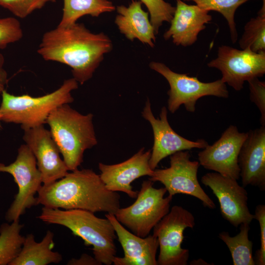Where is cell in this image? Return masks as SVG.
I'll return each instance as SVG.
<instances>
[{"label": "cell", "instance_id": "cell-1", "mask_svg": "<svg viewBox=\"0 0 265 265\" xmlns=\"http://www.w3.org/2000/svg\"><path fill=\"white\" fill-rule=\"evenodd\" d=\"M112 49V41L106 34L93 33L83 24L75 23L46 32L37 53L46 61L69 66L73 78L83 84Z\"/></svg>", "mask_w": 265, "mask_h": 265}, {"label": "cell", "instance_id": "cell-2", "mask_svg": "<svg viewBox=\"0 0 265 265\" xmlns=\"http://www.w3.org/2000/svg\"><path fill=\"white\" fill-rule=\"evenodd\" d=\"M37 205L62 210L80 209L114 214L120 208V196L106 188L100 175L90 169H78L62 178L41 186Z\"/></svg>", "mask_w": 265, "mask_h": 265}, {"label": "cell", "instance_id": "cell-3", "mask_svg": "<svg viewBox=\"0 0 265 265\" xmlns=\"http://www.w3.org/2000/svg\"><path fill=\"white\" fill-rule=\"evenodd\" d=\"M37 218L47 224H57L70 230L92 246L94 257L100 265L112 264L116 256L115 230L110 220L99 218L94 213L80 210H62L44 207Z\"/></svg>", "mask_w": 265, "mask_h": 265}, {"label": "cell", "instance_id": "cell-4", "mask_svg": "<svg viewBox=\"0 0 265 265\" xmlns=\"http://www.w3.org/2000/svg\"><path fill=\"white\" fill-rule=\"evenodd\" d=\"M93 118L92 113L82 114L69 104L56 107L47 118L46 123L69 171L78 169L85 151L97 144Z\"/></svg>", "mask_w": 265, "mask_h": 265}, {"label": "cell", "instance_id": "cell-5", "mask_svg": "<svg viewBox=\"0 0 265 265\" xmlns=\"http://www.w3.org/2000/svg\"><path fill=\"white\" fill-rule=\"evenodd\" d=\"M78 88L73 78L65 80L55 91L39 97L16 96L4 90L1 96V121L19 124L24 131L44 125L50 114L59 106L74 102L72 91Z\"/></svg>", "mask_w": 265, "mask_h": 265}, {"label": "cell", "instance_id": "cell-6", "mask_svg": "<svg viewBox=\"0 0 265 265\" xmlns=\"http://www.w3.org/2000/svg\"><path fill=\"white\" fill-rule=\"evenodd\" d=\"M154 182L144 181L136 200L131 205L119 208L114 213L117 220L131 232L141 238L150 234L154 227L170 211L173 196L164 197L165 188H155Z\"/></svg>", "mask_w": 265, "mask_h": 265}, {"label": "cell", "instance_id": "cell-7", "mask_svg": "<svg viewBox=\"0 0 265 265\" xmlns=\"http://www.w3.org/2000/svg\"><path fill=\"white\" fill-rule=\"evenodd\" d=\"M149 66L161 75L169 84L167 104L168 109L171 113H174L182 105L187 111L194 112L198 100L204 96H213L223 98L229 97L226 84L221 79L204 82L197 77L176 73L161 62L152 61Z\"/></svg>", "mask_w": 265, "mask_h": 265}, {"label": "cell", "instance_id": "cell-8", "mask_svg": "<svg viewBox=\"0 0 265 265\" xmlns=\"http://www.w3.org/2000/svg\"><path fill=\"white\" fill-rule=\"evenodd\" d=\"M7 173L13 177L18 191L5 214L10 222L19 220L26 209L37 205L35 194L42 186L41 174L37 168L35 158L26 144L18 149L15 160L5 165L0 162V173Z\"/></svg>", "mask_w": 265, "mask_h": 265}, {"label": "cell", "instance_id": "cell-9", "mask_svg": "<svg viewBox=\"0 0 265 265\" xmlns=\"http://www.w3.org/2000/svg\"><path fill=\"white\" fill-rule=\"evenodd\" d=\"M195 224L191 212L175 205L154 227L153 235L158 239L159 252L158 265H186L189 257L188 249L183 248L184 232Z\"/></svg>", "mask_w": 265, "mask_h": 265}, {"label": "cell", "instance_id": "cell-10", "mask_svg": "<svg viewBox=\"0 0 265 265\" xmlns=\"http://www.w3.org/2000/svg\"><path fill=\"white\" fill-rule=\"evenodd\" d=\"M190 157L188 150L170 155V166L164 169L156 168L149 179L161 183L170 196L188 195L198 199L205 207L214 209V203L202 188L198 180L199 162L191 160Z\"/></svg>", "mask_w": 265, "mask_h": 265}, {"label": "cell", "instance_id": "cell-11", "mask_svg": "<svg viewBox=\"0 0 265 265\" xmlns=\"http://www.w3.org/2000/svg\"><path fill=\"white\" fill-rule=\"evenodd\" d=\"M208 66L219 70L222 74L221 80L240 91L245 81L265 75V52L255 53L222 45L218 48L217 57L208 63Z\"/></svg>", "mask_w": 265, "mask_h": 265}, {"label": "cell", "instance_id": "cell-12", "mask_svg": "<svg viewBox=\"0 0 265 265\" xmlns=\"http://www.w3.org/2000/svg\"><path fill=\"white\" fill-rule=\"evenodd\" d=\"M201 181L217 198L221 214L225 220L236 228L242 223H251L254 214L248 206L247 192L237 180L214 172L203 175Z\"/></svg>", "mask_w": 265, "mask_h": 265}, {"label": "cell", "instance_id": "cell-13", "mask_svg": "<svg viewBox=\"0 0 265 265\" xmlns=\"http://www.w3.org/2000/svg\"><path fill=\"white\" fill-rule=\"evenodd\" d=\"M247 134L239 132L236 126L230 125L216 141L208 144L198 153L200 165L225 177L238 180V156Z\"/></svg>", "mask_w": 265, "mask_h": 265}, {"label": "cell", "instance_id": "cell-14", "mask_svg": "<svg viewBox=\"0 0 265 265\" xmlns=\"http://www.w3.org/2000/svg\"><path fill=\"white\" fill-rule=\"evenodd\" d=\"M141 114L150 123L153 131L154 144L149 160L150 166L152 170L155 169L163 159L177 152L194 148L204 149L208 145L204 139L188 140L175 132L168 121L167 110L165 106L161 108L159 118H156L148 99Z\"/></svg>", "mask_w": 265, "mask_h": 265}, {"label": "cell", "instance_id": "cell-15", "mask_svg": "<svg viewBox=\"0 0 265 265\" xmlns=\"http://www.w3.org/2000/svg\"><path fill=\"white\" fill-rule=\"evenodd\" d=\"M23 139L33 154L42 185H49L64 177L68 168L51 132L44 125L24 130Z\"/></svg>", "mask_w": 265, "mask_h": 265}, {"label": "cell", "instance_id": "cell-16", "mask_svg": "<svg viewBox=\"0 0 265 265\" xmlns=\"http://www.w3.org/2000/svg\"><path fill=\"white\" fill-rule=\"evenodd\" d=\"M151 154V150L145 151L143 148L121 163L110 165L99 163L100 176L106 188L136 198L138 191L133 190L131 184L140 177L152 175L154 170L149 164Z\"/></svg>", "mask_w": 265, "mask_h": 265}, {"label": "cell", "instance_id": "cell-17", "mask_svg": "<svg viewBox=\"0 0 265 265\" xmlns=\"http://www.w3.org/2000/svg\"><path fill=\"white\" fill-rule=\"evenodd\" d=\"M238 156L242 186L265 190V126L250 130Z\"/></svg>", "mask_w": 265, "mask_h": 265}, {"label": "cell", "instance_id": "cell-18", "mask_svg": "<svg viewBox=\"0 0 265 265\" xmlns=\"http://www.w3.org/2000/svg\"><path fill=\"white\" fill-rule=\"evenodd\" d=\"M113 225L124 251L123 257L116 256L114 265H158L156 255L159 247L157 238L149 235L141 238L130 232L111 213L105 214Z\"/></svg>", "mask_w": 265, "mask_h": 265}, {"label": "cell", "instance_id": "cell-19", "mask_svg": "<svg viewBox=\"0 0 265 265\" xmlns=\"http://www.w3.org/2000/svg\"><path fill=\"white\" fill-rule=\"evenodd\" d=\"M209 12L197 5L176 0L170 26L163 35L164 39L171 38L176 46L192 45L197 40L199 33L206 28L205 25L212 20Z\"/></svg>", "mask_w": 265, "mask_h": 265}, {"label": "cell", "instance_id": "cell-20", "mask_svg": "<svg viewBox=\"0 0 265 265\" xmlns=\"http://www.w3.org/2000/svg\"><path fill=\"white\" fill-rule=\"evenodd\" d=\"M142 3L140 0H132L128 7L117 6L115 23L121 33L128 39L132 41L137 39L153 48L156 42V34L149 14L143 10Z\"/></svg>", "mask_w": 265, "mask_h": 265}, {"label": "cell", "instance_id": "cell-21", "mask_svg": "<svg viewBox=\"0 0 265 265\" xmlns=\"http://www.w3.org/2000/svg\"><path fill=\"white\" fill-rule=\"evenodd\" d=\"M54 234L48 230L42 240L36 242L32 234L25 237L22 249L10 265H47L58 264L62 255L53 249L54 245Z\"/></svg>", "mask_w": 265, "mask_h": 265}, {"label": "cell", "instance_id": "cell-22", "mask_svg": "<svg viewBox=\"0 0 265 265\" xmlns=\"http://www.w3.org/2000/svg\"><path fill=\"white\" fill-rule=\"evenodd\" d=\"M63 14L58 25L68 26L84 15L98 17L105 12L115 10L112 2L108 0H63Z\"/></svg>", "mask_w": 265, "mask_h": 265}, {"label": "cell", "instance_id": "cell-23", "mask_svg": "<svg viewBox=\"0 0 265 265\" xmlns=\"http://www.w3.org/2000/svg\"><path fill=\"white\" fill-rule=\"evenodd\" d=\"M250 224H241L239 232L231 237L228 232L223 231L219 234V238L228 248L234 265H255L253 256V242L249 238Z\"/></svg>", "mask_w": 265, "mask_h": 265}, {"label": "cell", "instance_id": "cell-24", "mask_svg": "<svg viewBox=\"0 0 265 265\" xmlns=\"http://www.w3.org/2000/svg\"><path fill=\"white\" fill-rule=\"evenodd\" d=\"M24 227L19 220L0 226V265H10L19 254L25 237L20 234Z\"/></svg>", "mask_w": 265, "mask_h": 265}, {"label": "cell", "instance_id": "cell-25", "mask_svg": "<svg viewBox=\"0 0 265 265\" xmlns=\"http://www.w3.org/2000/svg\"><path fill=\"white\" fill-rule=\"evenodd\" d=\"M239 45L243 50L265 52V13H258L245 24Z\"/></svg>", "mask_w": 265, "mask_h": 265}, {"label": "cell", "instance_id": "cell-26", "mask_svg": "<svg viewBox=\"0 0 265 265\" xmlns=\"http://www.w3.org/2000/svg\"><path fill=\"white\" fill-rule=\"evenodd\" d=\"M194 1L200 8L207 11H215L221 13L227 21L233 43L237 42L238 33L235 22L237 8L249 0H184Z\"/></svg>", "mask_w": 265, "mask_h": 265}, {"label": "cell", "instance_id": "cell-27", "mask_svg": "<svg viewBox=\"0 0 265 265\" xmlns=\"http://www.w3.org/2000/svg\"><path fill=\"white\" fill-rule=\"evenodd\" d=\"M147 7L150 16V22L156 35L159 32L163 22L170 23L175 11V7L164 0H140Z\"/></svg>", "mask_w": 265, "mask_h": 265}, {"label": "cell", "instance_id": "cell-28", "mask_svg": "<svg viewBox=\"0 0 265 265\" xmlns=\"http://www.w3.org/2000/svg\"><path fill=\"white\" fill-rule=\"evenodd\" d=\"M56 0H0V6L10 11L20 18H25L47 3Z\"/></svg>", "mask_w": 265, "mask_h": 265}, {"label": "cell", "instance_id": "cell-29", "mask_svg": "<svg viewBox=\"0 0 265 265\" xmlns=\"http://www.w3.org/2000/svg\"><path fill=\"white\" fill-rule=\"evenodd\" d=\"M23 36V31L17 19L12 17L0 19V49L19 41Z\"/></svg>", "mask_w": 265, "mask_h": 265}, {"label": "cell", "instance_id": "cell-30", "mask_svg": "<svg viewBox=\"0 0 265 265\" xmlns=\"http://www.w3.org/2000/svg\"><path fill=\"white\" fill-rule=\"evenodd\" d=\"M250 99L259 109L261 117V126H265V82L260 80L258 78L248 80Z\"/></svg>", "mask_w": 265, "mask_h": 265}, {"label": "cell", "instance_id": "cell-31", "mask_svg": "<svg viewBox=\"0 0 265 265\" xmlns=\"http://www.w3.org/2000/svg\"><path fill=\"white\" fill-rule=\"evenodd\" d=\"M254 219L259 223L260 229V248L257 251L255 264L258 265H265V205L259 204L256 207Z\"/></svg>", "mask_w": 265, "mask_h": 265}, {"label": "cell", "instance_id": "cell-32", "mask_svg": "<svg viewBox=\"0 0 265 265\" xmlns=\"http://www.w3.org/2000/svg\"><path fill=\"white\" fill-rule=\"evenodd\" d=\"M69 265H100L95 258L86 254H82L79 259H72L67 264Z\"/></svg>", "mask_w": 265, "mask_h": 265}, {"label": "cell", "instance_id": "cell-33", "mask_svg": "<svg viewBox=\"0 0 265 265\" xmlns=\"http://www.w3.org/2000/svg\"><path fill=\"white\" fill-rule=\"evenodd\" d=\"M5 60L3 55L0 53V96L5 90L8 82V75L4 68Z\"/></svg>", "mask_w": 265, "mask_h": 265}, {"label": "cell", "instance_id": "cell-34", "mask_svg": "<svg viewBox=\"0 0 265 265\" xmlns=\"http://www.w3.org/2000/svg\"><path fill=\"white\" fill-rule=\"evenodd\" d=\"M260 13H265V0H263V5L262 8L258 12Z\"/></svg>", "mask_w": 265, "mask_h": 265}, {"label": "cell", "instance_id": "cell-35", "mask_svg": "<svg viewBox=\"0 0 265 265\" xmlns=\"http://www.w3.org/2000/svg\"><path fill=\"white\" fill-rule=\"evenodd\" d=\"M0 121H1V120H0V131L2 129V127L1 126V124H0Z\"/></svg>", "mask_w": 265, "mask_h": 265}]
</instances>
